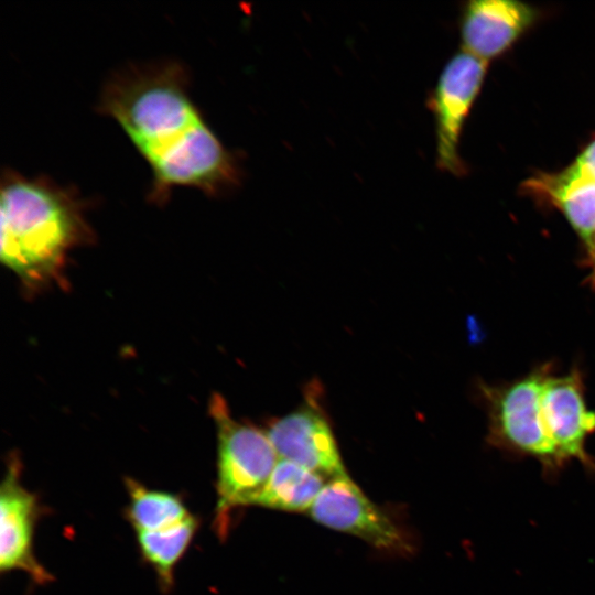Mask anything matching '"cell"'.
<instances>
[{
	"instance_id": "cell-1",
	"label": "cell",
	"mask_w": 595,
	"mask_h": 595,
	"mask_svg": "<svg viewBox=\"0 0 595 595\" xmlns=\"http://www.w3.org/2000/svg\"><path fill=\"white\" fill-rule=\"evenodd\" d=\"M99 110L116 120L151 167L153 203H165L175 187L218 196L239 184L237 159L194 104L178 63L120 71L107 82Z\"/></svg>"
},
{
	"instance_id": "cell-2",
	"label": "cell",
	"mask_w": 595,
	"mask_h": 595,
	"mask_svg": "<svg viewBox=\"0 0 595 595\" xmlns=\"http://www.w3.org/2000/svg\"><path fill=\"white\" fill-rule=\"evenodd\" d=\"M0 216L1 261L26 286L56 281L69 251L91 238L78 195L44 176L6 170Z\"/></svg>"
},
{
	"instance_id": "cell-3",
	"label": "cell",
	"mask_w": 595,
	"mask_h": 595,
	"mask_svg": "<svg viewBox=\"0 0 595 595\" xmlns=\"http://www.w3.org/2000/svg\"><path fill=\"white\" fill-rule=\"evenodd\" d=\"M552 369L554 364L547 361L511 381L478 386L487 414L486 443L512 457L537 461L547 479L563 470L542 419L543 386Z\"/></svg>"
},
{
	"instance_id": "cell-4",
	"label": "cell",
	"mask_w": 595,
	"mask_h": 595,
	"mask_svg": "<svg viewBox=\"0 0 595 595\" xmlns=\"http://www.w3.org/2000/svg\"><path fill=\"white\" fill-rule=\"evenodd\" d=\"M209 412L217 428V504L214 528L225 538L230 515L251 506L279 459L266 432L236 421L219 394H214Z\"/></svg>"
},
{
	"instance_id": "cell-5",
	"label": "cell",
	"mask_w": 595,
	"mask_h": 595,
	"mask_svg": "<svg viewBox=\"0 0 595 595\" xmlns=\"http://www.w3.org/2000/svg\"><path fill=\"white\" fill-rule=\"evenodd\" d=\"M486 72L487 62L461 51L443 67L429 99L435 119L437 166L454 175L466 171L459 155L461 134Z\"/></svg>"
},
{
	"instance_id": "cell-6",
	"label": "cell",
	"mask_w": 595,
	"mask_h": 595,
	"mask_svg": "<svg viewBox=\"0 0 595 595\" xmlns=\"http://www.w3.org/2000/svg\"><path fill=\"white\" fill-rule=\"evenodd\" d=\"M542 419L561 466L580 463L595 473V458L586 442L595 433V411L587 404L582 370L571 368L564 374L552 369L542 392Z\"/></svg>"
},
{
	"instance_id": "cell-7",
	"label": "cell",
	"mask_w": 595,
	"mask_h": 595,
	"mask_svg": "<svg viewBox=\"0 0 595 595\" xmlns=\"http://www.w3.org/2000/svg\"><path fill=\"white\" fill-rule=\"evenodd\" d=\"M309 513L316 522L357 537L379 550L393 553L410 551L402 530L348 475L327 480Z\"/></svg>"
},
{
	"instance_id": "cell-8",
	"label": "cell",
	"mask_w": 595,
	"mask_h": 595,
	"mask_svg": "<svg viewBox=\"0 0 595 595\" xmlns=\"http://www.w3.org/2000/svg\"><path fill=\"white\" fill-rule=\"evenodd\" d=\"M22 463L12 453L0 488V571H22L39 585L53 581L34 554L35 526L44 507L22 482Z\"/></svg>"
},
{
	"instance_id": "cell-9",
	"label": "cell",
	"mask_w": 595,
	"mask_h": 595,
	"mask_svg": "<svg viewBox=\"0 0 595 595\" xmlns=\"http://www.w3.org/2000/svg\"><path fill=\"white\" fill-rule=\"evenodd\" d=\"M266 434L280 459L300 465L326 482L347 475L333 431L316 409L301 408L274 421Z\"/></svg>"
},
{
	"instance_id": "cell-10",
	"label": "cell",
	"mask_w": 595,
	"mask_h": 595,
	"mask_svg": "<svg viewBox=\"0 0 595 595\" xmlns=\"http://www.w3.org/2000/svg\"><path fill=\"white\" fill-rule=\"evenodd\" d=\"M538 11L516 0H472L463 9V51L488 62L513 45L534 23Z\"/></svg>"
},
{
	"instance_id": "cell-11",
	"label": "cell",
	"mask_w": 595,
	"mask_h": 595,
	"mask_svg": "<svg viewBox=\"0 0 595 595\" xmlns=\"http://www.w3.org/2000/svg\"><path fill=\"white\" fill-rule=\"evenodd\" d=\"M558 208L581 240L584 256L595 244V180L572 163L555 173H540L522 185Z\"/></svg>"
},
{
	"instance_id": "cell-12",
	"label": "cell",
	"mask_w": 595,
	"mask_h": 595,
	"mask_svg": "<svg viewBox=\"0 0 595 595\" xmlns=\"http://www.w3.org/2000/svg\"><path fill=\"white\" fill-rule=\"evenodd\" d=\"M325 483L322 476L279 459L252 505L289 512L309 511Z\"/></svg>"
},
{
	"instance_id": "cell-13",
	"label": "cell",
	"mask_w": 595,
	"mask_h": 595,
	"mask_svg": "<svg viewBox=\"0 0 595 595\" xmlns=\"http://www.w3.org/2000/svg\"><path fill=\"white\" fill-rule=\"evenodd\" d=\"M198 524V519L192 515L161 530L137 532L141 556L156 573L162 591L173 586L175 566L190 548Z\"/></svg>"
},
{
	"instance_id": "cell-14",
	"label": "cell",
	"mask_w": 595,
	"mask_h": 595,
	"mask_svg": "<svg viewBox=\"0 0 595 595\" xmlns=\"http://www.w3.org/2000/svg\"><path fill=\"white\" fill-rule=\"evenodd\" d=\"M125 484L129 497L125 516L136 532L161 530L193 515L180 495L149 488L132 478H126Z\"/></svg>"
},
{
	"instance_id": "cell-15",
	"label": "cell",
	"mask_w": 595,
	"mask_h": 595,
	"mask_svg": "<svg viewBox=\"0 0 595 595\" xmlns=\"http://www.w3.org/2000/svg\"><path fill=\"white\" fill-rule=\"evenodd\" d=\"M574 164L584 174L595 180V139L582 150Z\"/></svg>"
},
{
	"instance_id": "cell-16",
	"label": "cell",
	"mask_w": 595,
	"mask_h": 595,
	"mask_svg": "<svg viewBox=\"0 0 595 595\" xmlns=\"http://www.w3.org/2000/svg\"><path fill=\"white\" fill-rule=\"evenodd\" d=\"M584 267L588 270L586 282L595 290V244L592 250L583 257Z\"/></svg>"
}]
</instances>
